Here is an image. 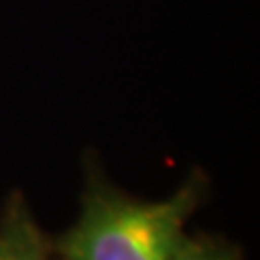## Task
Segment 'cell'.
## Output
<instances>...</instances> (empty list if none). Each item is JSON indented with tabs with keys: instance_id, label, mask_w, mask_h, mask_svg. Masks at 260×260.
I'll return each instance as SVG.
<instances>
[{
	"instance_id": "7a4b0ae2",
	"label": "cell",
	"mask_w": 260,
	"mask_h": 260,
	"mask_svg": "<svg viewBox=\"0 0 260 260\" xmlns=\"http://www.w3.org/2000/svg\"><path fill=\"white\" fill-rule=\"evenodd\" d=\"M50 239L37 225L22 195H11L0 217V260H50Z\"/></svg>"
},
{
	"instance_id": "3957f363",
	"label": "cell",
	"mask_w": 260,
	"mask_h": 260,
	"mask_svg": "<svg viewBox=\"0 0 260 260\" xmlns=\"http://www.w3.org/2000/svg\"><path fill=\"white\" fill-rule=\"evenodd\" d=\"M172 260H241V258L237 249L232 245H225L221 241L186 237Z\"/></svg>"
},
{
	"instance_id": "6da1fadb",
	"label": "cell",
	"mask_w": 260,
	"mask_h": 260,
	"mask_svg": "<svg viewBox=\"0 0 260 260\" xmlns=\"http://www.w3.org/2000/svg\"><path fill=\"white\" fill-rule=\"evenodd\" d=\"M198 195L186 184L169 200L145 202L91 182L78 221L52 247L63 260H172Z\"/></svg>"
}]
</instances>
